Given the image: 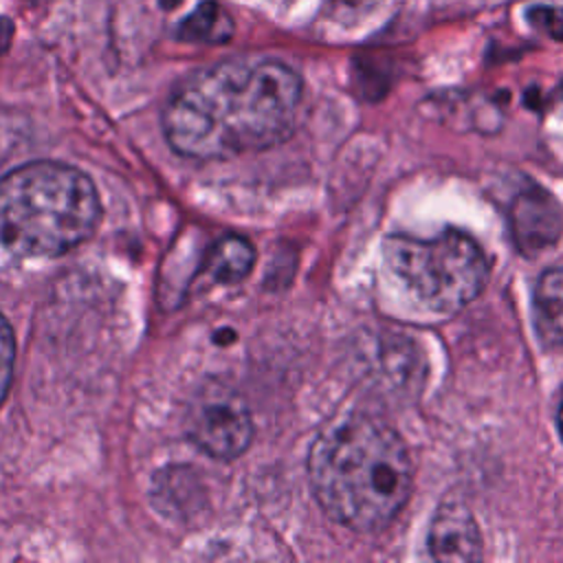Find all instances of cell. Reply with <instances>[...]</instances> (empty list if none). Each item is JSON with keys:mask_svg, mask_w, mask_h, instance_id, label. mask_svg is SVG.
<instances>
[{"mask_svg": "<svg viewBox=\"0 0 563 563\" xmlns=\"http://www.w3.org/2000/svg\"><path fill=\"white\" fill-rule=\"evenodd\" d=\"M301 77L277 59H227L189 75L163 110L165 139L191 158H231L284 141Z\"/></svg>", "mask_w": 563, "mask_h": 563, "instance_id": "1", "label": "cell"}, {"mask_svg": "<svg viewBox=\"0 0 563 563\" xmlns=\"http://www.w3.org/2000/svg\"><path fill=\"white\" fill-rule=\"evenodd\" d=\"M308 479L325 515L358 532L394 521L413 484L402 438L383 420L350 413L328 422L308 453Z\"/></svg>", "mask_w": 563, "mask_h": 563, "instance_id": "2", "label": "cell"}, {"mask_svg": "<svg viewBox=\"0 0 563 563\" xmlns=\"http://www.w3.org/2000/svg\"><path fill=\"white\" fill-rule=\"evenodd\" d=\"M90 178L64 163L35 161L0 178V246L18 257H57L99 224Z\"/></svg>", "mask_w": 563, "mask_h": 563, "instance_id": "3", "label": "cell"}, {"mask_svg": "<svg viewBox=\"0 0 563 563\" xmlns=\"http://www.w3.org/2000/svg\"><path fill=\"white\" fill-rule=\"evenodd\" d=\"M389 271L429 310L453 314L468 306L488 282V260L464 233L449 229L435 238L389 235L385 240Z\"/></svg>", "mask_w": 563, "mask_h": 563, "instance_id": "4", "label": "cell"}, {"mask_svg": "<svg viewBox=\"0 0 563 563\" xmlns=\"http://www.w3.org/2000/svg\"><path fill=\"white\" fill-rule=\"evenodd\" d=\"M187 435L211 457H238L251 442L253 422L238 391L220 383L196 391L185 416Z\"/></svg>", "mask_w": 563, "mask_h": 563, "instance_id": "5", "label": "cell"}, {"mask_svg": "<svg viewBox=\"0 0 563 563\" xmlns=\"http://www.w3.org/2000/svg\"><path fill=\"white\" fill-rule=\"evenodd\" d=\"M508 220L517 249L530 255L550 249L563 233L559 202L539 187H528L515 196Z\"/></svg>", "mask_w": 563, "mask_h": 563, "instance_id": "6", "label": "cell"}, {"mask_svg": "<svg viewBox=\"0 0 563 563\" xmlns=\"http://www.w3.org/2000/svg\"><path fill=\"white\" fill-rule=\"evenodd\" d=\"M429 552L435 561H479L484 543L475 517L460 501H446L438 508L429 528Z\"/></svg>", "mask_w": 563, "mask_h": 563, "instance_id": "7", "label": "cell"}, {"mask_svg": "<svg viewBox=\"0 0 563 563\" xmlns=\"http://www.w3.org/2000/svg\"><path fill=\"white\" fill-rule=\"evenodd\" d=\"M532 321L545 345H563V268H548L537 279Z\"/></svg>", "mask_w": 563, "mask_h": 563, "instance_id": "8", "label": "cell"}, {"mask_svg": "<svg viewBox=\"0 0 563 563\" xmlns=\"http://www.w3.org/2000/svg\"><path fill=\"white\" fill-rule=\"evenodd\" d=\"M255 262V251L249 240L240 235H224L205 257L207 275L218 284H235L244 279Z\"/></svg>", "mask_w": 563, "mask_h": 563, "instance_id": "9", "label": "cell"}, {"mask_svg": "<svg viewBox=\"0 0 563 563\" xmlns=\"http://www.w3.org/2000/svg\"><path fill=\"white\" fill-rule=\"evenodd\" d=\"M233 35V20L231 15L213 0L198 4L180 24L178 37L185 42H200V44H220Z\"/></svg>", "mask_w": 563, "mask_h": 563, "instance_id": "10", "label": "cell"}, {"mask_svg": "<svg viewBox=\"0 0 563 563\" xmlns=\"http://www.w3.org/2000/svg\"><path fill=\"white\" fill-rule=\"evenodd\" d=\"M526 20L548 37L563 42V7L532 4L526 11Z\"/></svg>", "mask_w": 563, "mask_h": 563, "instance_id": "11", "label": "cell"}, {"mask_svg": "<svg viewBox=\"0 0 563 563\" xmlns=\"http://www.w3.org/2000/svg\"><path fill=\"white\" fill-rule=\"evenodd\" d=\"M13 358H15V341L9 323L0 314V405L9 391L11 374H13Z\"/></svg>", "mask_w": 563, "mask_h": 563, "instance_id": "12", "label": "cell"}, {"mask_svg": "<svg viewBox=\"0 0 563 563\" xmlns=\"http://www.w3.org/2000/svg\"><path fill=\"white\" fill-rule=\"evenodd\" d=\"M385 0H330V13L336 20H358V18H367L374 11H378V7Z\"/></svg>", "mask_w": 563, "mask_h": 563, "instance_id": "13", "label": "cell"}, {"mask_svg": "<svg viewBox=\"0 0 563 563\" xmlns=\"http://www.w3.org/2000/svg\"><path fill=\"white\" fill-rule=\"evenodd\" d=\"M0 33H11V22L0 20ZM0 46H7V40H0Z\"/></svg>", "mask_w": 563, "mask_h": 563, "instance_id": "14", "label": "cell"}, {"mask_svg": "<svg viewBox=\"0 0 563 563\" xmlns=\"http://www.w3.org/2000/svg\"><path fill=\"white\" fill-rule=\"evenodd\" d=\"M556 424H559V433H561V440H563V400H561L559 411H556Z\"/></svg>", "mask_w": 563, "mask_h": 563, "instance_id": "15", "label": "cell"}, {"mask_svg": "<svg viewBox=\"0 0 563 563\" xmlns=\"http://www.w3.org/2000/svg\"><path fill=\"white\" fill-rule=\"evenodd\" d=\"M161 2V7H165V9H174L180 0H158Z\"/></svg>", "mask_w": 563, "mask_h": 563, "instance_id": "16", "label": "cell"}]
</instances>
